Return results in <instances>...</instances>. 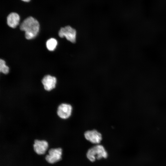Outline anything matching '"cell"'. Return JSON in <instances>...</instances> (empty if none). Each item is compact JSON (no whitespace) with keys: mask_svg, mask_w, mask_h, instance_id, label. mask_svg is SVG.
<instances>
[{"mask_svg":"<svg viewBox=\"0 0 166 166\" xmlns=\"http://www.w3.org/2000/svg\"><path fill=\"white\" fill-rule=\"evenodd\" d=\"M72 110L71 105L67 103H62L58 107L57 113L62 119L69 118L71 115Z\"/></svg>","mask_w":166,"mask_h":166,"instance_id":"8992f818","label":"cell"},{"mask_svg":"<svg viewBox=\"0 0 166 166\" xmlns=\"http://www.w3.org/2000/svg\"><path fill=\"white\" fill-rule=\"evenodd\" d=\"M57 40L55 38H51L46 42V46L48 49L50 51L54 50L57 45Z\"/></svg>","mask_w":166,"mask_h":166,"instance_id":"30bf717a","label":"cell"},{"mask_svg":"<svg viewBox=\"0 0 166 166\" xmlns=\"http://www.w3.org/2000/svg\"><path fill=\"white\" fill-rule=\"evenodd\" d=\"M84 136L87 140L96 145L99 144L102 139L101 134L96 130L86 131Z\"/></svg>","mask_w":166,"mask_h":166,"instance_id":"5b68a950","label":"cell"},{"mask_svg":"<svg viewBox=\"0 0 166 166\" xmlns=\"http://www.w3.org/2000/svg\"><path fill=\"white\" fill-rule=\"evenodd\" d=\"M48 154L45 156V159L49 163L53 164L61 160L62 149L60 148H51L49 150Z\"/></svg>","mask_w":166,"mask_h":166,"instance_id":"277c9868","label":"cell"},{"mask_svg":"<svg viewBox=\"0 0 166 166\" xmlns=\"http://www.w3.org/2000/svg\"><path fill=\"white\" fill-rule=\"evenodd\" d=\"M20 17L19 14L15 12L10 13L7 18V22L8 26L12 28H15L19 24Z\"/></svg>","mask_w":166,"mask_h":166,"instance_id":"9c48e42d","label":"cell"},{"mask_svg":"<svg viewBox=\"0 0 166 166\" xmlns=\"http://www.w3.org/2000/svg\"><path fill=\"white\" fill-rule=\"evenodd\" d=\"M59 36L61 38L65 37L69 41L75 43L76 41V30L70 26H67L62 27L58 32Z\"/></svg>","mask_w":166,"mask_h":166,"instance_id":"3957f363","label":"cell"},{"mask_svg":"<svg viewBox=\"0 0 166 166\" xmlns=\"http://www.w3.org/2000/svg\"><path fill=\"white\" fill-rule=\"evenodd\" d=\"M86 155L88 159L92 162L97 160L106 158L108 156V153L104 147L100 144H96L89 148Z\"/></svg>","mask_w":166,"mask_h":166,"instance_id":"7a4b0ae2","label":"cell"},{"mask_svg":"<svg viewBox=\"0 0 166 166\" xmlns=\"http://www.w3.org/2000/svg\"><path fill=\"white\" fill-rule=\"evenodd\" d=\"M9 67L6 65L5 61L2 59L0 60V71L4 74H7L9 72Z\"/></svg>","mask_w":166,"mask_h":166,"instance_id":"8fae6325","label":"cell"},{"mask_svg":"<svg viewBox=\"0 0 166 166\" xmlns=\"http://www.w3.org/2000/svg\"><path fill=\"white\" fill-rule=\"evenodd\" d=\"M20 30L25 32V37L30 40L34 38L39 29V24L37 20L30 16L25 19L21 24Z\"/></svg>","mask_w":166,"mask_h":166,"instance_id":"6da1fadb","label":"cell"},{"mask_svg":"<svg viewBox=\"0 0 166 166\" xmlns=\"http://www.w3.org/2000/svg\"><path fill=\"white\" fill-rule=\"evenodd\" d=\"M21 0L25 2H29L31 0Z\"/></svg>","mask_w":166,"mask_h":166,"instance_id":"7c38bea8","label":"cell"},{"mask_svg":"<svg viewBox=\"0 0 166 166\" xmlns=\"http://www.w3.org/2000/svg\"><path fill=\"white\" fill-rule=\"evenodd\" d=\"M42 82L44 89L46 91H50L55 88L57 79L55 77L48 75L43 77Z\"/></svg>","mask_w":166,"mask_h":166,"instance_id":"52a82bcc","label":"cell"},{"mask_svg":"<svg viewBox=\"0 0 166 166\" xmlns=\"http://www.w3.org/2000/svg\"><path fill=\"white\" fill-rule=\"evenodd\" d=\"M48 143L45 140H35L33 144L34 151L38 155L44 154L48 148Z\"/></svg>","mask_w":166,"mask_h":166,"instance_id":"ba28073f","label":"cell"}]
</instances>
